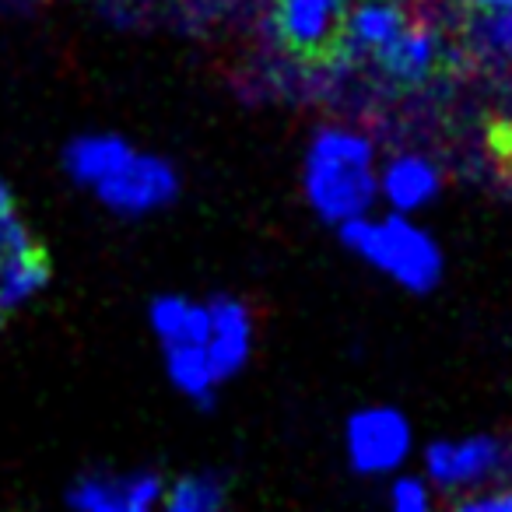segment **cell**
Listing matches in <instances>:
<instances>
[{
	"instance_id": "cell-12",
	"label": "cell",
	"mask_w": 512,
	"mask_h": 512,
	"mask_svg": "<svg viewBox=\"0 0 512 512\" xmlns=\"http://www.w3.org/2000/svg\"><path fill=\"white\" fill-rule=\"evenodd\" d=\"M158 512H239L232 498V484L221 470H186L165 484V498Z\"/></svg>"
},
{
	"instance_id": "cell-2",
	"label": "cell",
	"mask_w": 512,
	"mask_h": 512,
	"mask_svg": "<svg viewBox=\"0 0 512 512\" xmlns=\"http://www.w3.org/2000/svg\"><path fill=\"white\" fill-rule=\"evenodd\" d=\"M379 162H383V151L369 130L348 120L320 123L302 144V200L323 225H351L379 211Z\"/></svg>"
},
{
	"instance_id": "cell-15",
	"label": "cell",
	"mask_w": 512,
	"mask_h": 512,
	"mask_svg": "<svg viewBox=\"0 0 512 512\" xmlns=\"http://www.w3.org/2000/svg\"><path fill=\"white\" fill-rule=\"evenodd\" d=\"M386 512H442L439 495L421 474H400L386 491Z\"/></svg>"
},
{
	"instance_id": "cell-3",
	"label": "cell",
	"mask_w": 512,
	"mask_h": 512,
	"mask_svg": "<svg viewBox=\"0 0 512 512\" xmlns=\"http://www.w3.org/2000/svg\"><path fill=\"white\" fill-rule=\"evenodd\" d=\"M344 249L372 274L386 278L407 295H432L446 278V253L432 228L418 218L393 211H372L337 228Z\"/></svg>"
},
{
	"instance_id": "cell-16",
	"label": "cell",
	"mask_w": 512,
	"mask_h": 512,
	"mask_svg": "<svg viewBox=\"0 0 512 512\" xmlns=\"http://www.w3.org/2000/svg\"><path fill=\"white\" fill-rule=\"evenodd\" d=\"M446 512H512V477L488 484V488L467 491V495H456Z\"/></svg>"
},
{
	"instance_id": "cell-5",
	"label": "cell",
	"mask_w": 512,
	"mask_h": 512,
	"mask_svg": "<svg viewBox=\"0 0 512 512\" xmlns=\"http://www.w3.org/2000/svg\"><path fill=\"white\" fill-rule=\"evenodd\" d=\"M421 477L439 498H456L467 491L512 477V442L498 432H467L453 439H432L421 449Z\"/></svg>"
},
{
	"instance_id": "cell-7",
	"label": "cell",
	"mask_w": 512,
	"mask_h": 512,
	"mask_svg": "<svg viewBox=\"0 0 512 512\" xmlns=\"http://www.w3.org/2000/svg\"><path fill=\"white\" fill-rule=\"evenodd\" d=\"M446 190V172L428 151L400 148L379 162V207L418 218Z\"/></svg>"
},
{
	"instance_id": "cell-6",
	"label": "cell",
	"mask_w": 512,
	"mask_h": 512,
	"mask_svg": "<svg viewBox=\"0 0 512 512\" xmlns=\"http://www.w3.org/2000/svg\"><path fill=\"white\" fill-rule=\"evenodd\" d=\"M165 474L155 467L85 470L67 488L71 512H158L165 498Z\"/></svg>"
},
{
	"instance_id": "cell-13",
	"label": "cell",
	"mask_w": 512,
	"mask_h": 512,
	"mask_svg": "<svg viewBox=\"0 0 512 512\" xmlns=\"http://www.w3.org/2000/svg\"><path fill=\"white\" fill-rule=\"evenodd\" d=\"M36 253H43V249H39L36 235H32L29 221L18 207L15 186L0 176V267H11Z\"/></svg>"
},
{
	"instance_id": "cell-11",
	"label": "cell",
	"mask_w": 512,
	"mask_h": 512,
	"mask_svg": "<svg viewBox=\"0 0 512 512\" xmlns=\"http://www.w3.org/2000/svg\"><path fill=\"white\" fill-rule=\"evenodd\" d=\"M442 36L425 22H407L404 32L372 60L379 74L397 88H418L439 71Z\"/></svg>"
},
{
	"instance_id": "cell-10",
	"label": "cell",
	"mask_w": 512,
	"mask_h": 512,
	"mask_svg": "<svg viewBox=\"0 0 512 512\" xmlns=\"http://www.w3.org/2000/svg\"><path fill=\"white\" fill-rule=\"evenodd\" d=\"M411 22L397 0H362L344 15V29L337 50L348 64H372Z\"/></svg>"
},
{
	"instance_id": "cell-1",
	"label": "cell",
	"mask_w": 512,
	"mask_h": 512,
	"mask_svg": "<svg viewBox=\"0 0 512 512\" xmlns=\"http://www.w3.org/2000/svg\"><path fill=\"white\" fill-rule=\"evenodd\" d=\"M60 169L102 211L123 221L165 214L183 197V172L162 151L134 144L116 130H81L60 151Z\"/></svg>"
},
{
	"instance_id": "cell-17",
	"label": "cell",
	"mask_w": 512,
	"mask_h": 512,
	"mask_svg": "<svg viewBox=\"0 0 512 512\" xmlns=\"http://www.w3.org/2000/svg\"><path fill=\"white\" fill-rule=\"evenodd\" d=\"M474 11H498V8H512V0H467Z\"/></svg>"
},
{
	"instance_id": "cell-9",
	"label": "cell",
	"mask_w": 512,
	"mask_h": 512,
	"mask_svg": "<svg viewBox=\"0 0 512 512\" xmlns=\"http://www.w3.org/2000/svg\"><path fill=\"white\" fill-rule=\"evenodd\" d=\"M348 15V0H274V32L295 57H327Z\"/></svg>"
},
{
	"instance_id": "cell-14",
	"label": "cell",
	"mask_w": 512,
	"mask_h": 512,
	"mask_svg": "<svg viewBox=\"0 0 512 512\" xmlns=\"http://www.w3.org/2000/svg\"><path fill=\"white\" fill-rule=\"evenodd\" d=\"M470 46L484 64L512 67V8L477 11L470 25Z\"/></svg>"
},
{
	"instance_id": "cell-8",
	"label": "cell",
	"mask_w": 512,
	"mask_h": 512,
	"mask_svg": "<svg viewBox=\"0 0 512 512\" xmlns=\"http://www.w3.org/2000/svg\"><path fill=\"white\" fill-rule=\"evenodd\" d=\"M211 309V327H207V362L214 379L225 390L232 379H239L249 369L256 351V316L239 295L214 292L207 295Z\"/></svg>"
},
{
	"instance_id": "cell-4",
	"label": "cell",
	"mask_w": 512,
	"mask_h": 512,
	"mask_svg": "<svg viewBox=\"0 0 512 512\" xmlns=\"http://www.w3.org/2000/svg\"><path fill=\"white\" fill-rule=\"evenodd\" d=\"M341 449L351 474L369 481H393L407 474V463L418 449V435H414V421L397 404H365L344 418Z\"/></svg>"
}]
</instances>
